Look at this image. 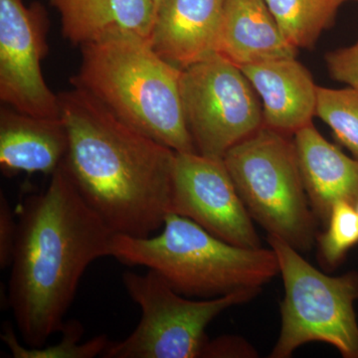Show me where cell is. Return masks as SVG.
Segmentation results:
<instances>
[{"mask_svg": "<svg viewBox=\"0 0 358 358\" xmlns=\"http://www.w3.org/2000/svg\"><path fill=\"white\" fill-rule=\"evenodd\" d=\"M255 357L256 350L245 339L230 336L209 339L202 355L204 358Z\"/></svg>", "mask_w": 358, "mask_h": 358, "instance_id": "cell-23", "label": "cell"}, {"mask_svg": "<svg viewBox=\"0 0 358 358\" xmlns=\"http://www.w3.org/2000/svg\"><path fill=\"white\" fill-rule=\"evenodd\" d=\"M263 101L264 126L294 134L317 115V86L294 58H281L241 67Z\"/></svg>", "mask_w": 358, "mask_h": 358, "instance_id": "cell-12", "label": "cell"}, {"mask_svg": "<svg viewBox=\"0 0 358 358\" xmlns=\"http://www.w3.org/2000/svg\"><path fill=\"white\" fill-rule=\"evenodd\" d=\"M110 257L159 274L178 293L212 299L263 289L280 274L272 248H244L224 241L190 219L166 216L159 235L115 234Z\"/></svg>", "mask_w": 358, "mask_h": 358, "instance_id": "cell-4", "label": "cell"}, {"mask_svg": "<svg viewBox=\"0 0 358 358\" xmlns=\"http://www.w3.org/2000/svg\"><path fill=\"white\" fill-rule=\"evenodd\" d=\"M284 282L281 331L271 358H288L313 341L334 346L345 358H358V273L333 277L308 262L301 252L268 235Z\"/></svg>", "mask_w": 358, "mask_h": 358, "instance_id": "cell-6", "label": "cell"}, {"mask_svg": "<svg viewBox=\"0 0 358 358\" xmlns=\"http://www.w3.org/2000/svg\"><path fill=\"white\" fill-rule=\"evenodd\" d=\"M181 103L197 154L223 159L263 127V107L243 71L215 53L181 70Z\"/></svg>", "mask_w": 358, "mask_h": 358, "instance_id": "cell-8", "label": "cell"}, {"mask_svg": "<svg viewBox=\"0 0 358 358\" xmlns=\"http://www.w3.org/2000/svg\"><path fill=\"white\" fill-rule=\"evenodd\" d=\"M47 27L39 3L27 7L23 0H0V100L23 114L58 119V95L41 71L48 50Z\"/></svg>", "mask_w": 358, "mask_h": 358, "instance_id": "cell-9", "label": "cell"}, {"mask_svg": "<svg viewBox=\"0 0 358 358\" xmlns=\"http://www.w3.org/2000/svg\"><path fill=\"white\" fill-rule=\"evenodd\" d=\"M317 115L333 131L336 140L358 159V91L317 86Z\"/></svg>", "mask_w": 358, "mask_h": 358, "instance_id": "cell-19", "label": "cell"}, {"mask_svg": "<svg viewBox=\"0 0 358 358\" xmlns=\"http://www.w3.org/2000/svg\"><path fill=\"white\" fill-rule=\"evenodd\" d=\"M154 1L155 4V9H157V6H159L160 1H162V0H154Z\"/></svg>", "mask_w": 358, "mask_h": 358, "instance_id": "cell-24", "label": "cell"}, {"mask_svg": "<svg viewBox=\"0 0 358 358\" xmlns=\"http://www.w3.org/2000/svg\"><path fill=\"white\" fill-rule=\"evenodd\" d=\"M301 178L317 221L327 225L338 202H358V159L329 143L313 124L294 134Z\"/></svg>", "mask_w": 358, "mask_h": 358, "instance_id": "cell-13", "label": "cell"}, {"mask_svg": "<svg viewBox=\"0 0 358 358\" xmlns=\"http://www.w3.org/2000/svg\"><path fill=\"white\" fill-rule=\"evenodd\" d=\"M71 80L113 114L176 152H196L181 103V70L136 33L114 30L82 45Z\"/></svg>", "mask_w": 358, "mask_h": 358, "instance_id": "cell-3", "label": "cell"}, {"mask_svg": "<svg viewBox=\"0 0 358 358\" xmlns=\"http://www.w3.org/2000/svg\"><path fill=\"white\" fill-rule=\"evenodd\" d=\"M115 235L85 201L64 162L46 190L26 199L7 296L26 346L41 348L60 333L84 273L94 261L110 256Z\"/></svg>", "mask_w": 358, "mask_h": 358, "instance_id": "cell-1", "label": "cell"}, {"mask_svg": "<svg viewBox=\"0 0 358 358\" xmlns=\"http://www.w3.org/2000/svg\"><path fill=\"white\" fill-rule=\"evenodd\" d=\"M355 207H357V212H358V202H357V204H355Z\"/></svg>", "mask_w": 358, "mask_h": 358, "instance_id": "cell-25", "label": "cell"}, {"mask_svg": "<svg viewBox=\"0 0 358 358\" xmlns=\"http://www.w3.org/2000/svg\"><path fill=\"white\" fill-rule=\"evenodd\" d=\"M215 53L241 68L294 58L298 49L285 38L264 0H225Z\"/></svg>", "mask_w": 358, "mask_h": 358, "instance_id": "cell-15", "label": "cell"}, {"mask_svg": "<svg viewBox=\"0 0 358 358\" xmlns=\"http://www.w3.org/2000/svg\"><path fill=\"white\" fill-rule=\"evenodd\" d=\"M69 148L66 169L115 234L148 237L173 213L176 152L74 87L58 95Z\"/></svg>", "mask_w": 358, "mask_h": 358, "instance_id": "cell-2", "label": "cell"}, {"mask_svg": "<svg viewBox=\"0 0 358 358\" xmlns=\"http://www.w3.org/2000/svg\"><path fill=\"white\" fill-rule=\"evenodd\" d=\"M60 14L63 36L82 45L122 30L148 38L155 17L154 0H50Z\"/></svg>", "mask_w": 358, "mask_h": 358, "instance_id": "cell-16", "label": "cell"}, {"mask_svg": "<svg viewBox=\"0 0 358 358\" xmlns=\"http://www.w3.org/2000/svg\"><path fill=\"white\" fill-rule=\"evenodd\" d=\"M348 1H357L358 2V0H348Z\"/></svg>", "mask_w": 358, "mask_h": 358, "instance_id": "cell-26", "label": "cell"}, {"mask_svg": "<svg viewBox=\"0 0 358 358\" xmlns=\"http://www.w3.org/2000/svg\"><path fill=\"white\" fill-rule=\"evenodd\" d=\"M171 211L228 243L244 248L262 247L223 159L176 152Z\"/></svg>", "mask_w": 358, "mask_h": 358, "instance_id": "cell-10", "label": "cell"}, {"mask_svg": "<svg viewBox=\"0 0 358 358\" xmlns=\"http://www.w3.org/2000/svg\"><path fill=\"white\" fill-rule=\"evenodd\" d=\"M69 148L62 117L23 114L6 106L0 110V166L7 176L20 173H55Z\"/></svg>", "mask_w": 358, "mask_h": 358, "instance_id": "cell-14", "label": "cell"}, {"mask_svg": "<svg viewBox=\"0 0 358 358\" xmlns=\"http://www.w3.org/2000/svg\"><path fill=\"white\" fill-rule=\"evenodd\" d=\"M17 236V220L6 195L0 194V267H10Z\"/></svg>", "mask_w": 358, "mask_h": 358, "instance_id": "cell-22", "label": "cell"}, {"mask_svg": "<svg viewBox=\"0 0 358 358\" xmlns=\"http://www.w3.org/2000/svg\"><path fill=\"white\" fill-rule=\"evenodd\" d=\"M62 338L56 345L29 348L21 345L16 334L8 324H6L2 341L15 358H93L105 352L110 341L106 336H99L81 343L84 327L78 320L65 322L60 331Z\"/></svg>", "mask_w": 358, "mask_h": 358, "instance_id": "cell-18", "label": "cell"}, {"mask_svg": "<svg viewBox=\"0 0 358 358\" xmlns=\"http://www.w3.org/2000/svg\"><path fill=\"white\" fill-rule=\"evenodd\" d=\"M282 34L296 49H310L334 25L348 0H264Z\"/></svg>", "mask_w": 358, "mask_h": 358, "instance_id": "cell-17", "label": "cell"}, {"mask_svg": "<svg viewBox=\"0 0 358 358\" xmlns=\"http://www.w3.org/2000/svg\"><path fill=\"white\" fill-rule=\"evenodd\" d=\"M127 293L141 308V319L128 338L110 341L106 358H199L208 343L206 329L220 313L256 298L261 289H243L218 298L189 300L159 274L126 272Z\"/></svg>", "mask_w": 358, "mask_h": 358, "instance_id": "cell-7", "label": "cell"}, {"mask_svg": "<svg viewBox=\"0 0 358 358\" xmlns=\"http://www.w3.org/2000/svg\"><path fill=\"white\" fill-rule=\"evenodd\" d=\"M225 0H162L150 40L152 48L180 70L215 54Z\"/></svg>", "mask_w": 358, "mask_h": 358, "instance_id": "cell-11", "label": "cell"}, {"mask_svg": "<svg viewBox=\"0 0 358 358\" xmlns=\"http://www.w3.org/2000/svg\"><path fill=\"white\" fill-rule=\"evenodd\" d=\"M317 243L322 267L334 270L358 244V212L355 204L341 201L334 205L327 230L317 234Z\"/></svg>", "mask_w": 358, "mask_h": 358, "instance_id": "cell-20", "label": "cell"}, {"mask_svg": "<svg viewBox=\"0 0 358 358\" xmlns=\"http://www.w3.org/2000/svg\"><path fill=\"white\" fill-rule=\"evenodd\" d=\"M289 136L263 124L231 148L223 162L252 219L270 236L306 253L317 242L319 221Z\"/></svg>", "mask_w": 358, "mask_h": 358, "instance_id": "cell-5", "label": "cell"}, {"mask_svg": "<svg viewBox=\"0 0 358 358\" xmlns=\"http://www.w3.org/2000/svg\"><path fill=\"white\" fill-rule=\"evenodd\" d=\"M326 62L334 80L358 91V40L350 46L329 52Z\"/></svg>", "mask_w": 358, "mask_h": 358, "instance_id": "cell-21", "label": "cell"}]
</instances>
